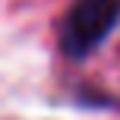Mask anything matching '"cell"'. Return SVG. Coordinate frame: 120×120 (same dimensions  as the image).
I'll list each match as a JSON object with an SVG mask.
<instances>
[{
  "mask_svg": "<svg viewBox=\"0 0 120 120\" xmlns=\"http://www.w3.org/2000/svg\"><path fill=\"white\" fill-rule=\"evenodd\" d=\"M120 19V0H73L63 25H60V48L70 57H85L104 41Z\"/></svg>",
  "mask_w": 120,
  "mask_h": 120,
  "instance_id": "obj_1",
  "label": "cell"
}]
</instances>
